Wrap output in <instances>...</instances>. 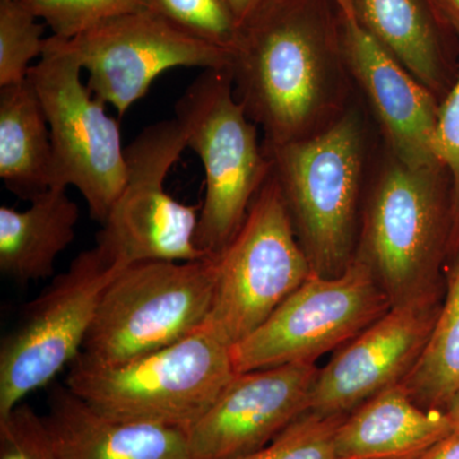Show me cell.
Segmentation results:
<instances>
[{
	"label": "cell",
	"instance_id": "obj_30",
	"mask_svg": "<svg viewBox=\"0 0 459 459\" xmlns=\"http://www.w3.org/2000/svg\"><path fill=\"white\" fill-rule=\"evenodd\" d=\"M446 416L451 421L453 430L459 431V391L452 398L451 403L446 410Z\"/></svg>",
	"mask_w": 459,
	"mask_h": 459
},
{
	"label": "cell",
	"instance_id": "obj_1",
	"mask_svg": "<svg viewBox=\"0 0 459 459\" xmlns=\"http://www.w3.org/2000/svg\"><path fill=\"white\" fill-rule=\"evenodd\" d=\"M229 71L264 146L322 131L340 117L347 71L333 0H271L240 27Z\"/></svg>",
	"mask_w": 459,
	"mask_h": 459
},
{
	"label": "cell",
	"instance_id": "obj_24",
	"mask_svg": "<svg viewBox=\"0 0 459 459\" xmlns=\"http://www.w3.org/2000/svg\"><path fill=\"white\" fill-rule=\"evenodd\" d=\"M451 27L459 44V14L444 9L437 13ZM431 150L435 160L446 169L452 186L451 258L459 249V66L455 82L439 104L435 122Z\"/></svg>",
	"mask_w": 459,
	"mask_h": 459
},
{
	"label": "cell",
	"instance_id": "obj_12",
	"mask_svg": "<svg viewBox=\"0 0 459 459\" xmlns=\"http://www.w3.org/2000/svg\"><path fill=\"white\" fill-rule=\"evenodd\" d=\"M89 89L123 117L160 74L177 66L223 69L231 53L202 40L150 9L105 21L66 40Z\"/></svg>",
	"mask_w": 459,
	"mask_h": 459
},
{
	"label": "cell",
	"instance_id": "obj_2",
	"mask_svg": "<svg viewBox=\"0 0 459 459\" xmlns=\"http://www.w3.org/2000/svg\"><path fill=\"white\" fill-rule=\"evenodd\" d=\"M452 186L442 165L411 168L392 156L371 190L356 258L394 305L446 289Z\"/></svg>",
	"mask_w": 459,
	"mask_h": 459
},
{
	"label": "cell",
	"instance_id": "obj_19",
	"mask_svg": "<svg viewBox=\"0 0 459 459\" xmlns=\"http://www.w3.org/2000/svg\"><path fill=\"white\" fill-rule=\"evenodd\" d=\"M368 32L435 96L446 89L443 33L452 31L427 0H351Z\"/></svg>",
	"mask_w": 459,
	"mask_h": 459
},
{
	"label": "cell",
	"instance_id": "obj_16",
	"mask_svg": "<svg viewBox=\"0 0 459 459\" xmlns=\"http://www.w3.org/2000/svg\"><path fill=\"white\" fill-rule=\"evenodd\" d=\"M44 419L56 459H192L188 430L111 418L66 385L51 392Z\"/></svg>",
	"mask_w": 459,
	"mask_h": 459
},
{
	"label": "cell",
	"instance_id": "obj_26",
	"mask_svg": "<svg viewBox=\"0 0 459 459\" xmlns=\"http://www.w3.org/2000/svg\"><path fill=\"white\" fill-rule=\"evenodd\" d=\"M346 416L307 411L270 444L238 459H336L334 435Z\"/></svg>",
	"mask_w": 459,
	"mask_h": 459
},
{
	"label": "cell",
	"instance_id": "obj_23",
	"mask_svg": "<svg viewBox=\"0 0 459 459\" xmlns=\"http://www.w3.org/2000/svg\"><path fill=\"white\" fill-rule=\"evenodd\" d=\"M147 8L230 53L237 45L240 27L225 0H147Z\"/></svg>",
	"mask_w": 459,
	"mask_h": 459
},
{
	"label": "cell",
	"instance_id": "obj_14",
	"mask_svg": "<svg viewBox=\"0 0 459 459\" xmlns=\"http://www.w3.org/2000/svg\"><path fill=\"white\" fill-rule=\"evenodd\" d=\"M316 362L238 373L188 430L192 459H238L279 437L309 411Z\"/></svg>",
	"mask_w": 459,
	"mask_h": 459
},
{
	"label": "cell",
	"instance_id": "obj_25",
	"mask_svg": "<svg viewBox=\"0 0 459 459\" xmlns=\"http://www.w3.org/2000/svg\"><path fill=\"white\" fill-rule=\"evenodd\" d=\"M57 38L74 39L87 30L123 14L143 11L147 0H22Z\"/></svg>",
	"mask_w": 459,
	"mask_h": 459
},
{
	"label": "cell",
	"instance_id": "obj_4",
	"mask_svg": "<svg viewBox=\"0 0 459 459\" xmlns=\"http://www.w3.org/2000/svg\"><path fill=\"white\" fill-rule=\"evenodd\" d=\"M296 237L320 276H338L356 256L364 134L355 114L303 140L264 146Z\"/></svg>",
	"mask_w": 459,
	"mask_h": 459
},
{
	"label": "cell",
	"instance_id": "obj_7",
	"mask_svg": "<svg viewBox=\"0 0 459 459\" xmlns=\"http://www.w3.org/2000/svg\"><path fill=\"white\" fill-rule=\"evenodd\" d=\"M214 259L216 286L204 325L231 347L312 276L272 170L237 235Z\"/></svg>",
	"mask_w": 459,
	"mask_h": 459
},
{
	"label": "cell",
	"instance_id": "obj_5",
	"mask_svg": "<svg viewBox=\"0 0 459 459\" xmlns=\"http://www.w3.org/2000/svg\"><path fill=\"white\" fill-rule=\"evenodd\" d=\"M175 117L204 168L205 195L201 204L195 246L216 256L228 247L272 164L259 143L256 124L237 99L229 68L204 69L175 105Z\"/></svg>",
	"mask_w": 459,
	"mask_h": 459
},
{
	"label": "cell",
	"instance_id": "obj_21",
	"mask_svg": "<svg viewBox=\"0 0 459 459\" xmlns=\"http://www.w3.org/2000/svg\"><path fill=\"white\" fill-rule=\"evenodd\" d=\"M420 407L443 411L459 391V249L446 270V291L427 347L400 385Z\"/></svg>",
	"mask_w": 459,
	"mask_h": 459
},
{
	"label": "cell",
	"instance_id": "obj_17",
	"mask_svg": "<svg viewBox=\"0 0 459 459\" xmlns=\"http://www.w3.org/2000/svg\"><path fill=\"white\" fill-rule=\"evenodd\" d=\"M452 431L446 412L422 409L398 385L344 418L334 435V457L418 459Z\"/></svg>",
	"mask_w": 459,
	"mask_h": 459
},
{
	"label": "cell",
	"instance_id": "obj_20",
	"mask_svg": "<svg viewBox=\"0 0 459 459\" xmlns=\"http://www.w3.org/2000/svg\"><path fill=\"white\" fill-rule=\"evenodd\" d=\"M0 178L29 201L53 186L49 124L29 77L0 89Z\"/></svg>",
	"mask_w": 459,
	"mask_h": 459
},
{
	"label": "cell",
	"instance_id": "obj_22",
	"mask_svg": "<svg viewBox=\"0 0 459 459\" xmlns=\"http://www.w3.org/2000/svg\"><path fill=\"white\" fill-rule=\"evenodd\" d=\"M22 0H0V89L23 82L42 56L44 26Z\"/></svg>",
	"mask_w": 459,
	"mask_h": 459
},
{
	"label": "cell",
	"instance_id": "obj_15",
	"mask_svg": "<svg viewBox=\"0 0 459 459\" xmlns=\"http://www.w3.org/2000/svg\"><path fill=\"white\" fill-rule=\"evenodd\" d=\"M341 23L344 65L364 91L392 156L411 168L440 165L431 150L437 96L361 25L351 0H333Z\"/></svg>",
	"mask_w": 459,
	"mask_h": 459
},
{
	"label": "cell",
	"instance_id": "obj_13",
	"mask_svg": "<svg viewBox=\"0 0 459 459\" xmlns=\"http://www.w3.org/2000/svg\"><path fill=\"white\" fill-rule=\"evenodd\" d=\"M444 291L394 305L318 370L309 411L349 415L374 395L401 385L424 352Z\"/></svg>",
	"mask_w": 459,
	"mask_h": 459
},
{
	"label": "cell",
	"instance_id": "obj_11",
	"mask_svg": "<svg viewBox=\"0 0 459 459\" xmlns=\"http://www.w3.org/2000/svg\"><path fill=\"white\" fill-rule=\"evenodd\" d=\"M120 271L93 247L27 305L0 343V416L80 356L102 295Z\"/></svg>",
	"mask_w": 459,
	"mask_h": 459
},
{
	"label": "cell",
	"instance_id": "obj_6",
	"mask_svg": "<svg viewBox=\"0 0 459 459\" xmlns=\"http://www.w3.org/2000/svg\"><path fill=\"white\" fill-rule=\"evenodd\" d=\"M214 286V256L124 268L102 295L78 360L119 367L188 337L210 316Z\"/></svg>",
	"mask_w": 459,
	"mask_h": 459
},
{
	"label": "cell",
	"instance_id": "obj_28",
	"mask_svg": "<svg viewBox=\"0 0 459 459\" xmlns=\"http://www.w3.org/2000/svg\"><path fill=\"white\" fill-rule=\"evenodd\" d=\"M418 459H459V431L446 435Z\"/></svg>",
	"mask_w": 459,
	"mask_h": 459
},
{
	"label": "cell",
	"instance_id": "obj_10",
	"mask_svg": "<svg viewBox=\"0 0 459 459\" xmlns=\"http://www.w3.org/2000/svg\"><path fill=\"white\" fill-rule=\"evenodd\" d=\"M391 307L373 272L356 256L338 276L313 272L261 327L231 347L235 371L316 362L350 342Z\"/></svg>",
	"mask_w": 459,
	"mask_h": 459
},
{
	"label": "cell",
	"instance_id": "obj_3",
	"mask_svg": "<svg viewBox=\"0 0 459 459\" xmlns=\"http://www.w3.org/2000/svg\"><path fill=\"white\" fill-rule=\"evenodd\" d=\"M65 385L100 412L124 421L189 430L234 377L231 346L202 325L188 337L119 367L75 359Z\"/></svg>",
	"mask_w": 459,
	"mask_h": 459
},
{
	"label": "cell",
	"instance_id": "obj_8",
	"mask_svg": "<svg viewBox=\"0 0 459 459\" xmlns=\"http://www.w3.org/2000/svg\"><path fill=\"white\" fill-rule=\"evenodd\" d=\"M82 66L65 39H45L38 65L30 69L44 108L53 144L51 188L74 186L90 216L104 223L126 181V148L119 123L81 80Z\"/></svg>",
	"mask_w": 459,
	"mask_h": 459
},
{
	"label": "cell",
	"instance_id": "obj_27",
	"mask_svg": "<svg viewBox=\"0 0 459 459\" xmlns=\"http://www.w3.org/2000/svg\"><path fill=\"white\" fill-rule=\"evenodd\" d=\"M0 459H56L47 422L30 404L0 416Z\"/></svg>",
	"mask_w": 459,
	"mask_h": 459
},
{
	"label": "cell",
	"instance_id": "obj_31",
	"mask_svg": "<svg viewBox=\"0 0 459 459\" xmlns=\"http://www.w3.org/2000/svg\"><path fill=\"white\" fill-rule=\"evenodd\" d=\"M427 3L433 9L437 16L444 9H448V11H453L459 14V0H427Z\"/></svg>",
	"mask_w": 459,
	"mask_h": 459
},
{
	"label": "cell",
	"instance_id": "obj_29",
	"mask_svg": "<svg viewBox=\"0 0 459 459\" xmlns=\"http://www.w3.org/2000/svg\"><path fill=\"white\" fill-rule=\"evenodd\" d=\"M230 11L234 14L238 27L247 23L253 16H255L263 7L271 0H225Z\"/></svg>",
	"mask_w": 459,
	"mask_h": 459
},
{
	"label": "cell",
	"instance_id": "obj_18",
	"mask_svg": "<svg viewBox=\"0 0 459 459\" xmlns=\"http://www.w3.org/2000/svg\"><path fill=\"white\" fill-rule=\"evenodd\" d=\"M30 202L25 211L0 208V271L20 285L53 276L80 220V208L65 188L54 186Z\"/></svg>",
	"mask_w": 459,
	"mask_h": 459
},
{
	"label": "cell",
	"instance_id": "obj_9",
	"mask_svg": "<svg viewBox=\"0 0 459 459\" xmlns=\"http://www.w3.org/2000/svg\"><path fill=\"white\" fill-rule=\"evenodd\" d=\"M186 148L177 117L147 126L126 148V186L95 246L115 267L207 258L195 246L201 204H181L165 189L166 177Z\"/></svg>",
	"mask_w": 459,
	"mask_h": 459
}]
</instances>
